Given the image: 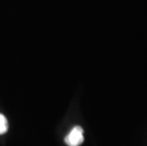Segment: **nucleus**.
Masks as SVG:
<instances>
[{"mask_svg": "<svg viewBox=\"0 0 147 146\" xmlns=\"http://www.w3.org/2000/svg\"><path fill=\"white\" fill-rule=\"evenodd\" d=\"M68 146H80L84 142V130L81 126H75L65 139Z\"/></svg>", "mask_w": 147, "mask_h": 146, "instance_id": "f257e3e1", "label": "nucleus"}, {"mask_svg": "<svg viewBox=\"0 0 147 146\" xmlns=\"http://www.w3.org/2000/svg\"><path fill=\"white\" fill-rule=\"evenodd\" d=\"M8 131V120L3 114L0 113V135L5 134Z\"/></svg>", "mask_w": 147, "mask_h": 146, "instance_id": "f03ea898", "label": "nucleus"}]
</instances>
